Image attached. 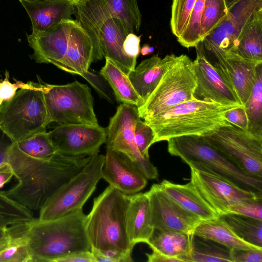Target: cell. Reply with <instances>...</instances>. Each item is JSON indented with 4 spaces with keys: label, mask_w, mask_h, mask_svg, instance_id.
<instances>
[{
    "label": "cell",
    "mask_w": 262,
    "mask_h": 262,
    "mask_svg": "<svg viewBox=\"0 0 262 262\" xmlns=\"http://www.w3.org/2000/svg\"><path fill=\"white\" fill-rule=\"evenodd\" d=\"M19 1V0H18Z\"/></svg>",
    "instance_id": "91938a15"
},
{
    "label": "cell",
    "mask_w": 262,
    "mask_h": 262,
    "mask_svg": "<svg viewBox=\"0 0 262 262\" xmlns=\"http://www.w3.org/2000/svg\"><path fill=\"white\" fill-rule=\"evenodd\" d=\"M262 8V0H239L228 10L221 25L197 46L203 50L232 51L243 27Z\"/></svg>",
    "instance_id": "2e32d148"
},
{
    "label": "cell",
    "mask_w": 262,
    "mask_h": 262,
    "mask_svg": "<svg viewBox=\"0 0 262 262\" xmlns=\"http://www.w3.org/2000/svg\"><path fill=\"white\" fill-rule=\"evenodd\" d=\"M139 118L137 106L125 103L120 105L106 128V147L127 156L147 179L157 180L159 177L157 168L149 159L141 155L135 142L134 127Z\"/></svg>",
    "instance_id": "7c38bea8"
},
{
    "label": "cell",
    "mask_w": 262,
    "mask_h": 262,
    "mask_svg": "<svg viewBox=\"0 0 262 262\" xmlns=\"http://www.w3.org/2000/svg\"><path fill=\"white\" fill-rule=\"evenodd\" d=\"M32 24V32H42L64 19H72L71 0H19Z\"/></svg>",
    "instance_id": "ffe728a7"
},
{
    "label": "cell",
    "mask_w": 262,
    "mask_h": 262,
    "mask_svg": "<svg viewBox=\"0 0 262 262\" xmlns=\"http://www.w3.org/2000/svg\"><path fill=\"white\" fill-rule=\"evenodd\" d=\"M21 82L12 83L8 78V75L0 82V105L11 99L16 93L18 88L22 85Z\"/></svg>",
    "instance_id": "7dc6e473"
},
{
    "label": "cell",
    "mask_w": 262,
    "mask_h": 262,
    "mask_svg": "<svg viewBox=\"0 0 262 262\" xmlns=\"http://www.w3.org/2000/svg\"><path fill=\"white\" fill-rule=\"evenodd\" d=\"M149 48V46L146 44L144 45L140 49V52L141 54L143 56L147 55L148 54V49Z\"/></svg>",
    "instance_id": "9f6ffc18"
},
{
    "label": "cell",
    "mask_w": 262,
    "mask_h": 262,
    "mask_svg": "<svg viewBox=\"0 0 262 262\" xmlns=\"http://www.w3.org/2000/svg\"><path fill=\"white\" fill-rule=\"evenodd\" d=\"M12 238L7 245L0 250V261L30 262L29 251L16 227L10 228Z\"/></svg>",
    "instance_id": "f35d334b"
},
{
    "label": "cell",
    "mask_w": 262,
    "mask_h": 262,
    "mask_svg": "<svg viewBox=\"0 0 262 262\" xmlns=\"http://www.w3.org/2000/svg\"><path fill=\"white\" fill-rule=\"evenodd\" d=\"M41 87L51 122L99 125L88 85L75 80L64 85L45 83Z\"/></svg>",
    "instance_id": "ba28073f"
},
{
    "label": "cell",
    "mask_w": 262,
    "mask_h": 262,
    "mask_svg": "<svg viewBox=\"0 0 262 262\" xmlns=\"http://www.w3.org/2000/svg\"><path fill=\"white\" fill-rule=\"evenodd\" d=\"M228 213L236 214L262 220V198L236 204L229 208Z\"/></svg>",
    "instance_id": "7bdbcfd3"
},
{
    "label": "cell",
    "mask_w": 262,
    "mask_h": 262,
    "mask_svg": "<svg viewBox=\"0 0 262 262\" xmlns=\"http://www.w3.org/2000/svg\"><path fill=\"white\" fill-rule=\"evenodd\" d=\"M239 0H225L227 8L229 10Z\"/></svg>",
    "instance_id": "11a10c76"
},
{
    "label": "cell",
    "mask_w": 262,
    "mask_h": 262,
    "mask_svg": "<svg viewBox=\"0 0 262 262\" xmlns=\"http://www.w3.org/2000/svg\"><path fill=\"white\" fill-rule=\"evenodd\" d=\"M73 3L74 4L75 7L83 2L86 1V0H71Z\"/></svg>",
    "instance_id": "6f0895ef"
},
{
    "label": "cell",
    "mask_w": 262,
    "mask_h": 262,
    "mask_svg": "<svg viewBox=\"0 0 262 262\" xmlns=\"http://www.w3.org/2000/svg\"><path fill=\"white\" fill-rule=\"evenodd\" d=\"M140 36L135 33H129L126 37L123 44L125 53L130 57L137 59L140 52Z\"/></svg>",
    "instance_id": "681fc988"
},
{
    "label": "cell",
    "mask_w": 262,
    "mask_h": 262,
    "mask_svg": "<svg viewBox=\"0 0 262 262\" xmlns=\"http://www.w3.org/2000/svg\"><path fill=\"white\" fill-rule=\"evenodd\" d=\"M13 143L23 154L37 160H47L57 153L49 138L48 132L46 131L37 133L30 138Z\"/></svg>",
    "instance_id": "d6a6232c"
},
{
    "label": "cell",
    "mask_w": 262,
    "mask_h": 262,
    "mask_svg": "<svg viewBox=\"0 0 262 262\" xmlns=\"http://www.w3.org/2000/svg\"><path fill=\"white\" fill-rule=\"evenodd\" d=\"M228 13L225 0H206L200 24L201 41L218 27Z\"/></svg>",
    "instance_id": "d590c367"
},
{
    "label": "cell",
    "mask_w": 262,
    "mask_h": 262,
    "mask_svg": "<svg viewBox=\"0 0 262 262\" xmlns=\"http://www.w3.org/2000/svg\"><path fill=\"white\" fill-rule=\"evenodd\" d=\"M75 20L64 19L42 32L26 34L32 57L37 63H51L60 69L68 50Z\"/></svg>",
    "instance_id": "ac0fdd59"
},
{
    "label": "cell",
    "mask_w": 262,
    "mask_h": 262,
    "mask_svg": "<svg viewBox=\"0 0 262 262\" xmlns=\"http://www.w3.org/2000/svg\"><path fill=\"white\" fill-rule=\"evenodd\" d=\"M201 50L208 60L233 89L244 106L255 81L257 67L262 62L244 58L230 51Z\"/></svg>",
    "instance_id": "5bb4252c"
},
{
    "label": "cell",
    "mask_w": 262,
    "mask_h": 262,
    "mask_svg": "<svg viewBox=\"0 0 262 262\" xmlns=\"http://www.w3.org/2000/svg\"><path fill=\"white\" fill-rule=\"evenodd\" d=\"M176 57L173 54L166 55L164 58L158 54L154 55L143 60L129 73L128 77L143 103L157 87Z\"/></svg>",
    "instance_id": "cb8c5ba5"
},
{
    "label": "cell",
    "mask_w": 262,
    "mask_h": 262,
    "mask_svg": "<svg viewBox=\"0 0 262 262\" xmlns=\"http://www.w3.org/2000/svg\"><path fill=\"white\" fill-rule=\"evenodd\" d=\"M91 157H73L57 152L50 159L37 160L15 185L2 191L24 207L32 211L39 210L59 188L87 164Z\"/></svg>",
    "instance_id": "7a4b0ae2"
},
{
    "label": "cell",
    "mask_w": 262,
    "mask_h": 262,
    "mask_svg": "<svg viewBox=\"0 0 262 262\" xmlns=\"http://www.w3.org/2000/svg\"><path fill=\"white\" fill-rule=\"evenodd\" d=\"M80 76L91 84L101 97L111 103H114L115 97L114 93L110 89L107 81L99 73L89 68Z\"/></svg>",
    "instance_id": "b9f144b4"
},
{
    "label": "cell",
    "mask_w": 262,
    "mask_h": 262,
    "mask_svg": "<svg viewBox=\"0 0 262 262\" xmlns=\"http://www.w3.org/2000/svg\"><path fill=\"white\" fill-rule=\"evenodd\" d=\"M244 107L248 122L247 132L262 139V63L257 67L255 81Z\"/></svg>",
    "instance_id": "4dcf8cb0"
},
{
    "label": "cell",
    "mask_w": 262,
    "mask_h": 262,
    "mask_svg": "<svg viewBox=\"0 0 262 262\" xmlns=\"http://www.w3.org/2000/svg\"><path fill=\"white\" fill-rule=\"evenodd\" d=\"M102 169V179L109 185L126 195L142 190L147 179L137 165L125 155L106 147Z\"/></svg>",
    "instance_id": "d6986e66"
},
{
    "label": "cell",
    "mask_w": 262,
    "mask_h": 262,
    "mask_svg": "<svg viewBox=\"0 0 262 262\" xmlns=\"http://www.w3.org/2000/svg\"><path fill=\"white\" fill-rule=\"evenodd\" d=\"M146 255L148 262H183L180 258L167 256L154 249H152L151 253Z\"/></svg>",
    "instance_id": "816d5d0a"
},
{
    "label": "cell",
    "mask_w": 262,
    "mask_h": 262,
    "mask_svg": "<svg viewBox=\"0 0 262 262\" xmlns=\"http://www.w3.org/2000/svg\"><path fill=\"white\" fill-rule=\"evenodd\" d=\"M225 117L231 124L247 131L248 122L244 106L228 110L225 113Z\"/></svg>",
    "instance_id": "bcb514c9"
},
{
    "label": "cell",
    "mask_w": 262,
    "mask_h": 262,
    "mask_svg": "<svg viewBox=\"0 0 262 262\" xmlns=\"http://www.w3.org/2000/svg\"><path fill=\"white\" fill-rule=\"evenodd\" d=\"M75 7L76 20L92 41L97 61L101 60L103 56L100 45V31L104 23L113 16L104 0H86Z\"/></svg>",
    "instance_id": "484cf974"
},
{
    "label": "cell",
    "mask_w": 262,
    "mask_h": 262,
    "mask_svg": "<svg viewBox=\"0 0 262 262\" xmlns=\"http://www.w3.org/2000/svg\"><path fill=\"white\" fill-rule=\"evenodd\" d=\"M12 238L10 227H0V250L8 244Z\"/></svg>",
    "instance_id": "f5cc1de1"
},
{
    "label": "cell",
    "mask_w": 262,
    "mask_h": 262,
    "mask_svg": "<svg viewBox=\"0 0 262 262\" xmlns=\"http://www.w3.org/2000/svg\"><path fill=\"white\" fill-rule=\"evenodd\" d=\"M129 33L120 19L111 17L103 24L99 35L103 56L112 60L127 75L134 70L137 61L127 56L123 49V42Z\"/></svg>",
    "instance_id": "44dd1931"
},
{
    "label": "cell",
    "mask_w": 262,
    "mask_h": 262,
    "mask_svg": "<svg viewBox=\"0 0 262 262\" xmlns=\"http://www.w3.org/2000/svg\"><path fill=\"white\" fill-rule=\"evenodd\" d=\"M230 256L232 262H261L262 250L233 249Z\"/></svg>",
    "instance_id": "f6af8a7d"
},
{
    "label": "cell",
    "mask_w": 262,
    "mask_h": 262,
    "mask_svg": "<svg viewBox=\"0 0 262 262\" xmlns=\"http://www.w3.org/2000/svg\"><path fill=\"white\" fill-rule=\"evenodd\" d=\"M58 262H96L91 251H79L61 258Z\"/></svg>",
    "instance_id": "f907efd6"
},
{
    "label": "cell",
    "mask_w": 262,
    "mask_h": 262,
    "mask_svg": "<svg viewBox=\"0 0 262 262\" xmlns=\"http://www.w3.org/2000/svg\"><path fill=\"white\" fill-rule=\"evenodd\" d=\"M2 106V105H0V110L1 109Z\"/></svg>",
    "instance_id": "680465c9"
},
{
    "label": "cell",
    "mask_w": 262,
    "mask_h": 262,
    "mask_svg": "<svg viewBox=\"0 0 262 262\" xmlns=\"http://www.w3.org/2000/svg\"><path fill=\"white\" fill-rule=\"evenodd\" d=\"M194 64L187 55L177 56L146 100L137 107L144 120L174 105L195 100Z\"/></svg>",
    "instance_id": "52a82bcc"
},
{
    "label": "cell",
    "mask_w": 262,
    "mask_h": 262,
    "mask_svg": "<svg viewBox=\"0 0 262 262\" xmlns=\"http://www.w3.org/2000/svg\"><path fill=\"white\" fill-rule=\"evenodd\" d=\"M195 48L196 57L193 62L196 86L194 98L223 105L243 106L236 93L208 60L201 49L198 46Z\"/></svg>",
    "instance_id": "e0dca14e"
},
{
    "label": "cell",
    "mask_w": 262,
    "mask_h": 262,
    "mask_svg": "<svg viewBox=\"0 0 262 262\" xmlns=\"http://www.w3.org/2000/svg\"><path fill=\"white\" fill-rule=\"evenodd\" d=\"M128 196L126 227L129 242L133 247L139 243L148 244L154 230L148 196L146 192Z\"/></svg>",
    "instance_id": "603a6c76"
},
{
    "label": "cell",
    "mask_w": 262,
    "mask_h": 262,
    "mask_svg": "<svg viewBox=\"0 0 262 262\" xmlns=\"http://www.w3.org/2000/svg\"><path fill=\"white\" fill-rule=\"evenodd\" d=\"M51 122L41 84L23 83L0 110V130L13 142L46 131Z\"/></svg>",
    "instance_id": "5b68a950"
},
{
    "label": "cell",
    "mask_w": 262,
    "mask_h": 262,
    "mask_svg": "<svg viewBox=\"0 0 262 262\" xmlns=\"http://www.w3.org/2000/svg\"><path fill=\"white\" fill-rule=\"evenodd\" d=\"M195 2L196 0H173L170 25L172 33L177 38L186 29Z\"/></svg>",
    "instance_id": "ab89813d"
},
{
    "label": "cell",
    "mask_w": 262,
    "mask_h": 262,
    "mask_svg": "<svg viewBox=\"0 0 262 262\" xmlns=\"http://www.w3.org/2000/svg\"><path fill=\"white\" fill-rule=\"evenodd\" d=\"M154 133L152 129L140 118L134 127V140L141 155L149 159L148 149L154 144Z\"/></svg>",
    "instance_id": "60d3db41"
},
{
    "label": "cell",
    "mask_w": 262,
    "mask_h": 262,
    "mask_svg": "<svg viewBox=\"0 0 262 262\" xmlns=\"http://www.w3.org/2000/svg\"><path fill=\"white\" fill-rule=\"evenodd\" d=\"M230 52L245 59L262 62V8L243 27Z\"/></svg>",
    "instance_id": "f1b7e54d"
},
{
    "label": "cell",
    "mask_w": 262,
    "mask_h": 262,
    "mask_svg": "<svg viewBox=\"0 0 262 262\" xmlns=\"http://www.w3.org/2000/svg\"><path fill=\"white\" fill-rule=\"evenodd\" d=\"M96 262H130L133 259L131 254L116 250H97L91 249Z\"/></svg>",
    "instance_id": "ee69618b"
},
{
    "label": "cell",
    "mask_w": 262,
    "mask_h": 262,
    "mask_svg": "<svg viewBox=\"0 0 262 262\" xmlns=\"http://www.w3.org/2000/svg\"><path fill=\"white\" fill-rule=\"evenodd\" d=\"M193 234L173 230L154 229L148 245L167 256L190 261L193 246Z\"/></svg>",
    "instance_id": "4316f807"
},
{
    "label": "cell",
    "mask_w": 262,
    "mask_h": 262,
    "mask_svg": "<svg viewBox=\"0 0 262 262\" xmlns=\"http://www.w3.org/2000/svg\"><path fill=\"white\" fill-rule=\"evenodd\" d=\"M160 184L169 197L201 221L220 216L200 195L190 182L186 184H178L163 180Z\"/></svg>",
    "instance_id": "d4e9b609"
},
{
    "label": "cell",
    "mask_w": 262,
    "mask_h": 262,
    "mask_svg": "<svg viewBox=\"0 0 262 262\" xmlns=\"http://www.w3.org/2000/svg\"><path fill=\"white\" fill-rule=\"evenodd\" d=\"M13 177H14V176L12 170H0V189L9 182Z\"/></svg>",
    "instance_id": "db71d44e"
},
{
    "label": "cell",
    "mask_w": 262,
    "mask_h": 262,
    "mask_svg": "<svg viewBox=\"0 0 262 262\" xmlns=\"http://www.w3.org/2000/svg\"><path fill=\"white\" fill-rule=\"evenodd\" d=\"M83 209L56 219L31 221L17 226L27 246L30 262H58L72 253L91 251Z\"/></svg>",
    "instance_id": "6da1fadb"
},
{
    "label": "cell",
    "mask_w": 262,
    "mask_h": 262,
    "mask_svg": "<svg viewBox=\"0 0 262 262\" xmlns=\"http://www.w3.org/2000/svg\"><path fill=\"white\" fill-rule=\"evenodd\" d=\"M105 156L97 154L76 175L59 188L39 209L38 219L47 221L60 217L82 209L102 179Z\"/></svg>",
    "instance_id": "9c48e42d"
},
{
    "label": "cell",
    "mask_w": 262,
    "mask_h": 262,
    "mask_svg": "<svg viewBox=\"0 0 262 262\" xmlns=\"http://www.w3.org/2000/svg\"><path fill=\"white\" fill-rule=\"evenodd\" d=\"M188 165L191 170L190 182L219 216L227 214L229 208L236 204L262 198V195L240 187L202 165Z\"/></svg>",
    "instance_id": "8fae6325"
},
{
    "label": "cell",
    "mask_w": 262,
    "mask_h": 262,
    "mask_svg": "<svg viewBox=\"0 0 262 262\" xmlns=\"http://www.w3.org/2000/svg\"><path fill=\"white\" fill-rule=\"evenodd\" d=\"M33 211L24 207L0 191V227L19 225L33 219Z\"/></svg>",
    "instance_id": "e575fe53"
},
{
    "label": "cell",
    "mask_w": 262,
    "mask_h": 262,
    "mask_svg": "<svg viewBox=\"0 0 262 262\" xmlns=\"http://www.w3.org/2000/svg\"><path fill=\"white\" fill-rule=\"evenodd\" d=\"M128 195L109 185L97 198L86 215L85 226L91 249L116 250L132 254L134 247L126 227Z\"/></svg>",
    "instance_id": "277c9868"
},
{
    "label": "cell",
    "mask_w": 262,
    "mask_h": 262,
    "mask_svg": "<svg viewBox=\"0 0 262 262\" xmlns=\"http://www.w3.org/2000/svg\"><path fill=\"white\" fill-rule=\"evenodd\" d=\"M12 143L6 135H0V170H12L9 150Z\"/></svg>",
    "instance_id": "c3c4849f"
},
{
    "label": "cell",
    "mask_w": 262,
    "mask_h": 262,
    "mask_svg": "<svg viewBox=\"0 0 262 262\" xmlns=\"http://www.w3.org/2000/svg\"><path fill=\"white\" fill-rule=\"evenodd\" d=\"M221 216L240 238L262 247V220L233 213Z\"/></svg>",
    "instance_id": "1f68e13d"
},
{
    "label": "cell",
    "mask_w": 262,
    "mask_h": 262,
    "mask_svg": "<svg viewBox=\"0 0 262 262\" xmlns=\"http://www.w3.org/2000/svg\"><path fill=\"white\" fill-rule=\"evenodd\" d=\"M146 193L149 199L151 224L154 229L193 234L201 221L169 197L160 184H153Z\"/></svg>",
    "instance_id": "9a60e30c"
},
{
    "label": "cell",
    "mask_w": 262,
    "mask_h": 262,
    "mask_svg": "<svg viewBox=\"0 0 262 262\" xmlns=\"http://www.w3.org/2000/svg\"><path fill=\"white\" fill-rule=\"evenodd\" d=\"M242 106L192 100L165 110L144 121L152 129L154 143L183 136H203L231 125L225 117L231 109Z\"/></svg>",
    "instance_id": "3957f363"
},
{
    "label": "cell",
    "mask_w": 262,
    "mask_h": 262,
    "mask_svg": "<svg viewBox=\"0 0 262 262\" xmlns=\"http://www.w3.org/2000/svg\"><path fill=\"white\" fill-rule=\"evenodd\" d=\"M105 65L99 73L107 81L119 102L137 107L143 101L133 87L128 77L112 60L105 57Z\"/></svg>",
    "instance_id": "f546056e"
},
{
    "label": "cell",
    "mask_w": 262,
    "mask_h": 262,
    "mask_svg": "<svg viewBox=\"0 0 262 262\" xmlns=\"http://www.w3.org/2000/svg\"><path fill=\"white\" fill-rule=\"evenodd\" d=\"M206 0H196L188 25L182 34L177 38L182 46L195 47L201 41L200 24Z\"/></svg>",
    "instance_id": "74e56055"
},
{
    "label": "cell",
    "mask_w": 262,
    "mask_h": 262,
    "mask_svg": "<svg viewBox=\"0 0 262 262\" xmlns=\"http://www.w3.org/2000/svg\"><path fill=\"white\" fill-rule=\"evenodd\" d=\"M201 136L244 173L262 179V139L233 124Z\"/></svg>",
    "instance_id": "30bf717a"
},
{
    "label": "cell",
    "mask_w": 262,
    "mask_h": 262,
    "mask_svg": "<svg viewBox=\"0 0 262 262\" xmlns=\"http://www.w3.org/2000/svg\"><path fill=\"white\" fill-rule=\"evenodd\" d=\"M193 238L192 252L190 261L195 262H232L230 256V250L209 242Z\"/></svg>",
    "instance_id": "8d00e7d4"
},
{
    "label": "cell",
    "mask_w": 262,
    "mask_h": 262,
    "mask_svg": "<svg viewBox=\"0 0 262 262\" xmlns=\"http://www.w3.org/2000/svg\"><path fill=\"white\" fill-rule=\"evenodd\" d=\"M168 151L187 164L202 165L240 187L262 195V179L248 176L201 136L189 135L169 139Z\"/></svg>",
    "instance_id": "8992f818"
},
{
    "label": "cell",
    "mask_w": 262,
    "mask_h": 262,
    "mask_svg": "<svg viewBox=\"0 0 262 262\" xmlns=\"http://www.w3.org/2000/svg\"><path fill=\"white\" fill-rule=\"evenodd\" d=\"M97 62L92 41L84 28L75 20L68 50L60 67L68 73L81 75Z\"/></svg>",
    "instance_id": "7402d4cb"
},
{
    "label": "cell",
    "mask_w": 262,
    "mask_h": 262,
    "mask_svg": "<svg viewBox=\"0 0 262 262\" xmlns=\"http://www.w3.org/2000/svg\"><path fill=\"white\" fill-rule=\"evenodd\" d=\"M58 153L73 157H91L105 143L106 128L99 125L59 124L48 132Z\"/></svg>",
    "instance_id": "4fadbf2b"
},
{
    "label": "cell",
    "mask_w": 262,
    "mask_h": 262,
    "mask_svg": "<svg viewBox=\"0 0 262 262\" xmlns=\"http://www.w3.org/2000/svg\"><path fill=\"white\" fill-rule=\"evenodd\" d=\"M113 17L120 19L130 33L139 31L141 14L137 0H104Z\"/></svg>",
    "instance_id": "836d02e7"
},
{
    "label": "cell",
    "mask_w": 262,
    "mask_h": 262,
    "mask_svg": "<svg viewBox=\"0 0 262 262\" xmlns=\"http://www.w3.org/2000/svg\"><path fill=\"white\" fill-rule=\"evenodd\" d=\"M193 234L211 240L229 250H262V247L251 244L238 236L221 216L201 221L196 227Z\"/></svg>",
    "instance_id": "83f0119b"
}]
</instances>
